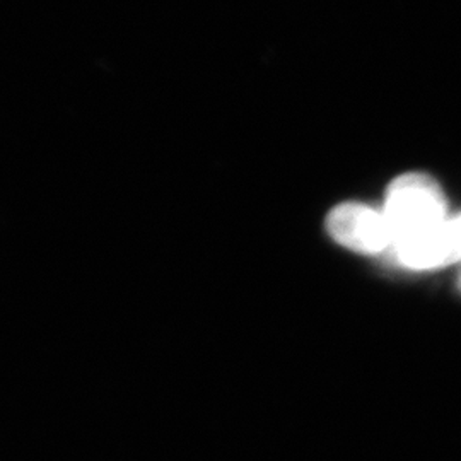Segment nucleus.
I'll list each match as a JSON object with an SVG mask.
<instances>
[{"mask_svg": "<svg viewBox=\"0 0 461 461\" xmlns=\"http://www.w3.org/2000/svg\"><path fill=\"white\" fill-rule=\"evenodd\" d=\"M449 230H451V241H453V251H455V258L456 262L461 260V215L456 219H451L449 222Z\"/></svg>", "mask_w": 461, "mask_h": 461, "instance_id": "7ed1b4c3", "label": "nucleus"}, {"mask_svg": "<svg viewBox=\"0 0 461 461\" xmlns=\"http://www.w3.org/2000/svg\"><path fill=\"white\" fill-rule=\"evenodd\" d=\"M392 230V247L443 228L446 217L443 190L424 173H407L392 183L384 205Z\"/></svg>", "mask_w": 461, "mask_h": 461, "instance_id": "f257e3e1", "label": "nucleus"}, {"mask_svg": "<svg viewBox=\"0 0 461 461\" xmlns=\"http://www.w3.org/2000/svg\"><path fill=\"white\" fill-rule=\"evenodd\" d=\"M460 285H461V279H460Z\"/></svg>", "mask_w": 461, "mask_h": 461, "instance_id": "20e7f679", "label": "nucleus"}, {"mask_svg": "<svg viewBox=\"0 0 461 461\" xmlns=\"http://www.w3.org/2000/svg\"><path fill=\"white\" fill-rule=\"evenodd\" d=\"M330 236L342 247L376 255L392 247V230L384 212L363 203H342L327 217Z\"/></svg>", "mask_w": 461, "mask_h": 461, "instance_id": "f03ea898", "label": "nucleus"}]
</instances>
